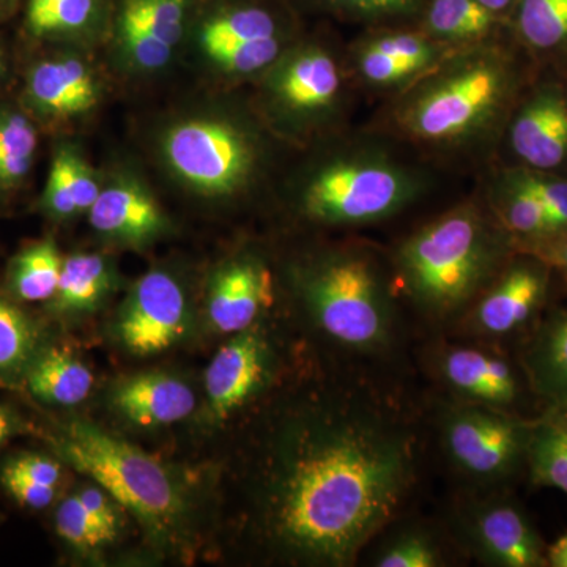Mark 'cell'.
<instances>
[{
    "mask_svg": "<svg viewBox=\"0 0 567 567\" xmlns=\"http://www.w3.org/2000/svg\"><path fill=\"white\" fill-rule=\"evenodd\" d=\"M522 371L529 390L548 409L567 404V312L548 319L533 336Z\"/></svg>",
    "mask_w": 567,
    "mask_h": 567,
    "instance_id": "obj_20",
    "label": "cell"
},
{
    "mask_svg": "<svg viewBox=\"0 0 567 567\" xmlns=\"http://www.w3.org/2000/svg\"><path fill=\"white\" fill-rule=\"evenodd\" d=\"M10 0H0V14L3 13V11L7 10V7H9Z\"/></svg>",
    "mask_w": 567,
    "mask_h": 567,
    "instance_id": "obj_50",
    "label": "cell"
},
{
    "mask_svg": "<svg viewBox=\"0 0 567 567\" xmlns=\"http://www.w3.org/2000/svg\"><path fill=\"white\" fill-rule=\"evenodd\" d=\"M358 69L365 81L379 85L394 84L421 70L413 63L391 58L383 52L372 50L371 47H364L358 55Z\"/></svg>",
    "mask_w": 567,
    "mask_h": 567,
    "instance_id": "obj_39",
    "label": "cell"
},
{
    "mask_svg": "<svg viewBox=\"0 0 567 567\" xmlns=\"http://www.w3.org/2000/svg\"><path fill=\"white\" fill-rule=\"evenodd\" d=\"M334 9L363 18H386L410 13L423 0H327Z\"/></svg>",
    "mask_w": 567,
    "mask_h": 567,
    "instance_id": "obj_42",
    "label": "cell"
},
{
    "mask_svg": "<svg viewBox=\"0 0 567 567\" xmlns=\"http://www.w3.org/2000/svg\"><path fill=\"white\" fill-rule=\"evenodd\" d=\"M3 54H2V50H0V74L3 73Z\"/></svg>",
    "mask_w": 567,
    "mask_h": 567,
    "instance_id": "obj_51",
    "label": "cell"
},
{
    "mask_svg": "<svg viewBox=\"0 0 567 567\" xmlns=\"http://www.w3.org/2000/svg\"><path fill=\"white\" fill-rule=\"evenodd\" d=\"M39 133L28 115L0 110V193L18 188L31 173Z\"/></svg>",
    "mask_w": 567,
    "mask_h": 567,
    "instance_id": "obj_28",
    "label": "cell"
},
{
    "mask_svg": "<svg viewBox=\"0 0 567 567\" xmlns=\"http://www.w3.org/2000/svg\"><path fill=\"white\" fill-rule=\"evenodd\" d=\"M40 330L18 306L0 297V379L28 371L40 352Z\"/></svg>",
    "mask_w": 567,
    "mask_h": 567,
    "instance_id": "obj_30",
    "label": "cell"
},
{
    "mask_svg": "<svg viewBox=\"0 0 567 567\" xmlns=\"http://www.w3.org/2000/svg\"><path fill=\"white\" fill-rule=\"evenodd\" d=\"M274 37H279V24L270 11L257 6H235L205 22L199 40L203 50L210 54L223 48Z\"/></svg>",
    "mask_w": 567,
    "mask_h": 567,
    "instance_id": "obj_26",
    "label": "cell"
},
{
    "mask_svg": "<svg viewBox=\"0 0 567 567\" xmlns=\"http://www.w3.org/2000/svg\"><path fill=\"white\" fill-rule=\"evenodd\" d=\"M274 360L270 339L254 324L216 352L205 372V391L216 420H229L268 385Z\"/></svg>",
    "mask_w": 567,
    "mask_h": 567,
    "instance_id": "obj_13",
    "label": "cell"
},
{
    "mask_svg": "<svg viewBox=\"0 0 567 567\" xmlns=\"http://www.w3.org/2000/svg\"><path fill=\"white\" fill-rule=\"evenodd\" d=\"M89 213L96 233L126 244H145L162 234L166 224L151 194L130 181L102 189Z\"/></svg>",
    "mask_w": 567,
    "mask_h": 567,
    "instance_id": "obj_18",
    "label": "cell"
},
{
    "mask_svg": "<svg viewBox=\"0 0 567 567\" xmlns=\"http://www.w3.org/2000/svg\"><path fill=\"white\" fill-rule=\"evenodd\" d=\"M274 300L267 268L254 259L227 264L215 275L208 292V317L216 331L237 334L248 330Z\"/></svg>",
    "mask_w": 567,
    "mask_h": 567,
    "instance_id": "obj_15",
    "label": "cell"
},
{
    "mask_svg": "<svg viewBox=\"0 0 567 567\" xmlns=\"http://www.w3.org/2000/svg\"><path fill=\"white\" fill-rule=\"evenodd\" d=\"M3 468L11 470V472L18 473V475L29 477V480L51 487H58L62 476L59 462L43 456V454H20V456L10 458L9 464L3 466Z\"/></svg>",
    "mask_w": 567,
    "mask_h": 567,
    "instance_id": "obj_43",
    "label": "cell"
},
{
    "mask_svg": "<svg viewBox=\"0 0 567 567\" xmlns=\"http://www.w3.org/2000/svg\"><path fill=\"white\" fill-rule=\"evenodd\" d=\"M511 145L528 169H557L567 162V100L544 87L528 100L511 126Z\"/></svg>",
    "mask_w": 567,
    "mask_h": 567,
    "instance_id": "obj_14",
    "label": "cell"
},
{
    "mask_svg": "<svg viewBox=\"0 0 567 567\" xmlns=\"http://www.w3.org/2000/svg\"><path fill=\"white\" fill-rule=\"evenodd\" d=\"M281 52V37L249 41L207 54L216 65L230 73L249 74L271 65Z\"/></svg>",
    "mask_w": 567,
    "mask_h": 567,
    "instance_id": "obj_37",
    "label": "cell"
},
{
    "mask_svg": "<svg viewBox=\"0 0 567 567\" xmlns=\"http://www.w3.org/2000/svg\"><path fill=\"white\" fill-rule=\"evenodd\" d=\"M111 271L100 254H73L63 259L61 281L52 297L55 311H91L106 297Z\"/></svg>",
    "mask_w": 567,
    "mask_h": 567,
    "instance_id": "obj_22",
    "label": "cell"
},
{
    "mask_svg": "<svg viewBox=\"0 0 567 567\" xmlns=\"http://www.w3.org/2000/svg\"><path fill=\"white\" fill-rule=\"evenodd\" d=\"M115 409L141 427L185 420L196 406L192 388L175 377L144 374L123 380L112 393Z\"/></svg>",
    "mask_w": 567,
    "mask_h": 567,
    "instance_id": "obj_19",
    "label": "cell"
},
{
    "mask_svg": "<svg viewBox=\"0 0 567 567\" xmlns=\"http://www.w3.org/2000/svg\"><path fill=\"white\" fill-rule=\"evenodd\" d=\"M341 85L338 63L320 48H308L286 59L271 81L278 102L300 114H315L333 106Z\"/></svg>",
    "mask_w": 567,
    "mask_h": 567,
    "instance_id": "obj_16",
    "label": "cell"
},
{
    "mask_svg": "<svg viewBox=\"0 0 567 567\" xmlns=\"http://www.w3.org/2000/svg\"><path fill=\"white\" fill-rule=\"evenodd\" d=\"M547 566L567 567V535L547 546Z\"/></svg>",
    "mask_w": 567,
    "mask_h": 567,
    "instance_id": "obj_47",
    "label": "cell"
},
{
    "mask_svg": "<svg viewBox=\"0 0 567 567\" xmlns=\"http://www.w3.org/2000/svg\"><path fill=\"white\" fill-rule=\"evenodd\" d=\"M486 9L495 13L496 17L506 13V11H513L516 7L517 0H480Z\"/></svg>",
    "mask_w": 567,
    "mask_h": 567,
    "instance_id": "obj_48",
    "label": "cell"
},
{
    "mask_svg": "<svg viewBox=\"0 0 567 567\" xmlns=\"http://www.w3.org/2000/svg\"><path fill=\"white\" fill-rule=\"evenodd\" d=\"M524 256L494 278L476 298L465 319L470 333L488 339L507 338L524 330L546 303L550 267L535 256Z\"/></svg>",
    "mask_w": 567,
    "mask_h": 567,
    "instance_id": "obj_11",
    "label": "cell"
},
{
    "mask_svg": "<svg viewBox=\"0 0 567 567\" xmlns=\"http://www.w3.org/2000/svg\"><path fill=\"white\" fill-rule=\"evenodd\" d=\"M496 14L480 0H432L425 13V28L443 40H475L487 35Z\"/></svg>",
    "mask_w": 567,
    "mask_h": 567,
    "instance_id": "obj_29",
    "label": "cell"
},
{
    "mask_svg": "<svg viewBox=\"0 0 567 567\" xmlns=\"http://www.w3.org/2000/svg\"><path fill=\"white\" fill-rule=\"evenodd\" d=\"M535 420L488 406H446L440 417V439L447 461L480 484L505 483L527 465Z\"/></svg>",
    "mask_w": 567,
    "mask_h": 567,
    "instance_id": "obj_7",
    "label": "cell"
},
{
    "mask_svg": "<svg viewBox=\"0 0 567 567\" xmlns=\"http://www.w3.org/2000/svg\"><path fill=\"white\" fill-rule=\"evenodd\" d=\"M518 249L543 260L550 270L558 271L567 284V233L536 241V244L520 246Z\"/></svg>",
    "mask_w": 567,
    "mask_h": 567,
    "instance_id": "obj_44",
    "label": "cell"
},
{
    "mask_svg": "<svg viewBox=\"0 0 567 567\" xmlns=\"http://www.w3.org/2000/svg\"><path fill=\"white\" fill-rule=\"evenodd\" d=\"M495 210L506 233L513 237L518 248L559 235L554 219L544 205L533 194L507 178L503 181L502 189L496 197Z\"/></svg>",
    "mask_w": 567,
    "mask_h": 567,
    "instance_id": "obj_27",
    "label": "cell"
},
{
    "mask_svg": "<svg viewBox=\"0 0 567 567\" xmlns=\"http://www.w3.org/2000/svg\"><path fill=\"white\" fill-rule=\"evenodd\" d=\"M298 289L316 327L353 357L394 346L395 308L385 276L361 249L323 254L301 270Z\"/></svg>",
    "mask_w": 567,
    "mask_h": 567,
    "instance_id": "obj_3",
    "label": "cell"
},
{
    "mask_svg": "<svg viewBox=\"0 0 567 567\" xmlns=\"http://www.w3.org/2000/svg\"><path fill=\"white\" fill-rule=\"evenodd\" d=\"M2 484L21 506L29 509H44L55 498V487L44 486L11 470H2Z\"/></svg>",
    "mask_w": 567,
    "mask_h": 567,
    "instance_id": "obj_41",
    "label": "cell"
},
{
    "mask_svg": "<svg viewBox=\"0 0 567 567\" xmlns=\"http://www.w3.org/2000/svg\"><path fill=\"white\" fill-rule=\"evenodd\" d=\"M525 192L533 194L554 219L559 234L567 233V181L535 169H518L505 175Z\"/></svg>",
    "mask_w": 567,
    "mask_h": 567,
    "instance_id": "obj_35",
    "label": "cell"
},
{
    "mask_svg": "<svg viewBox=\"0 0 567 567\" xmlns=\"http://www.w3.org/2000/svg\"><path fill=\"white\" fill-rule=\"evenodd\" d=\"M436 379L458 402L514 413L524 401V371L502 353L480 346H440L432 361Z\"/></svg>",
    "mask_w": 567,
    "mask_h": 567,
    "instance_id": "obj_10",
    "label": "cell"
},
{
    "mask_svg": "<svg viewBox=\"0 0 567 567\" xmlns=\"http://www.w3.org/2000/svg\"><path fill=\"white\" fill-rule=\"evenodd\" d=\"M55 447L63 461L95 481L152 532H169L185 513L174 477L140 447L81 421L63 431Z\"/></svg>",
    "mask_w": 567,
    "mask_h": 567,
    "instance_id": "obj_4",
    "label": "cell"
},
{
    "mask_svg": "<svg viewBox=\"0 0 567 567\" xmlns=\"http://www.w3.org/2000/svg\"><path fill=\"white\" fill-rule=\"evenodd\" d=\"M78 498L81 499L85 509L92 514L107 532L117 536L118 514L114 507V499L111 498L102 487H85L78 492Z\"/></svg>",
    "mask_w": 567,
    "mask_h": 567,
    "instance_id": "obj_45",
    "label": "cell"
},
{
    "mask_svg": "<svg viewBox=\"0 0 567 567\" xmlns=\"http://www.w3.org/2000/svg\"><path fill=\"white\" fill-rule=\"evenodd\" d=\"M25 95L40 114L71 117L95 106L99 84L91 69L80 59H50L33 66Z\"/></svg>",
    "mask_w": 567,
    "mask_h": 567,
    "instance_id": "obj_17",
    "label": "cell"
},
{
    "mask_svg": "<svg viewBox=\"0 0 567 567\" xmlns=\"http://www.w3.org/2000/svg\"><path fill=\"white\" fill-rule=\"evenodd\" d=\"M63 259L54 241L43 240L18 254L10 264L11 290L22 301H47L58 290Z\"/></svg>",
    "mask_w": 567,
    "mask_h": 567,
    "instance_id": "obj_25",
    "label": "cell"
},
{
    "mask_svg": "<svg viewBox=\"0 0 567 567\" xmlns=\"http://www.w3.org/2000/svg\"><path fill=\"white\" fill-rule=\"evenodd\" d=\"M525 466L536 486L567 495V421L554 410L533 423Z\"/></svg>",
    "mask_w": 567,
    "mask_h": 567,
    "instance_id": "obj_23",
    "label": "cell"
},
{
    "mask_svg": "<svg viewBox=\"0 0 567 567\" xmlns=\"http://www.w3.org/2000/svg\"><path fill=\"white\" fill-rule=\"evenodd\" d=\"M548 410H554V412H557L559 416L565 417V420L567 421V404L561 405V406H555V409H548Z\"/></svg>",
    "mask_w": 567,
    "mask_h": 567,
    "instance_id": "obj_49",
    "label": "cell"
},
{
    "mask_svg": "<svg viewBox=\"0 0 567 567\" xmlns=\"http://www.w3.org/2000/svg\"><path fill=\"white\" fill-rule=\"evenodd\" d=\"M377 567H439L445 565V555L431 529L406 527L388 536L372 555Z\"/></svg>",
    "mask_w": 567,
    "mask_h": 567,
    "instance_id": "obj_32",
    "label": "cell"
},
{
    "mask_svg": "<svg viewBox=\"0 0 567 567\" xmlns=\"http://www.w3.org/2000/svg\"><path fill=\"white\" fill-rule=\"evenodd\" d=\"M518 35L537 51L567 44V0H517L514 7Z\"/></svg>",
    "mask_w": 567,
    "mask_h": 567,
    "instance_id": "obj_31",
    "label": "cell"
},
{
    "mask_svg": "<svg viewBox=\"0 0 567 567\" xmlns=\"http://www.w3.org/2000/svg\"><path fill=\"white\" fill-rule=\"evenodd\" d=\"M29 391L52 405H78L93 388L91 369L65 349L40 350L25 371Z\"/></svg>",
    "mask_w": 567,
    "mask_h": 567,
    "instance_id": "obj_21",
    "label": "cell"
},
{
    "mask_svg": "<svg viewBox=\"0 0 567 567\" xmlns=\"http://www.w3.org/2000/svg\"><path fill=\"white\" fill-rule=\"evenodd\" d=\"M513 84V70L502 55L483 52L466 58L410 99L402 111V125L417 140H462L494 121Z\"/></svg>",
    "mask_w": 567,
    "mask_h": 567,
    "instance_id": "obj_5",
    "label": "cell"
},
{
    "mask_svg": "<svg viewBox=\"0 0 567 567\" xmlns=\"http://www.w3.org/2000/svg\"><path fill=\"white\" fill-rule=\"evenodd\" d=\"M164 153L186 185L212 196L240 188L254 162L245 134L219 121H189L174 126L164 140Z\"/></svg>",
    "mask_w": 567,
    "mask_h": 567,
    "instance_id": "obj_8",
    "label": "cell"
},
{
    "mask_svg": "<svg viewBox=\"0 0 567 567\" xmlns=\"http://www.w3.org/2000/svg\"><path fill=\"white\" fill-rule=\"evenodd\" d=\"M189 0H123L118 20L133 22L177 47L185 31Z\"/></svg>",
    "mask_w": 567,
    "mask_h": 567,
    "instance_id": "obj_33",
    "label": "cell"
},
{
    "mask_svg": "<svg viewBox=\"0 0 567 567\" xmlns=\"http://www.w3.org/2000/svg\"><path fill=\"white\" fill-rule=\"evenodd\" d=\"M372 50L383 52L391 58L413 63L421 70L434 62L436 50L424 37L415 33H394V35L379 37L368 44Z\"/></svg>",
    "mask_w": 567,
    "mask_h": 567,
    "instance_id": "obj_40",
    "label": "cell"
},
{
    "mask_svg": "<svg viewBox=\"0 0 567 567\" xmlns=\"http://www.w3.org/2000/svg\"><path fill=\"white\" fill-rule=\"evenodd\" d=\"M188 328V303L181 284L166 271L142 276L123 305L117 330L134 354H153L181 341Z\"/></svg>",
    "mask_w": 567,
    "mask_h": 567,
    "instance_id": "obj_12",
    "label": "cell"
},
{
    "mask_svg": "<svg viewBox=\"0 0 567 567\" xmlns=\"http://www.w3.org/2000/svg\"><path fill=\"white\" fill-rule=\"evenodd\" d=\"M22 432V421L10 409L0 405V446L11 436Z\"/></svg>",
    "mask_w": 567,
    "mask_h": 567,
    "instance_id": "obj_46",
    "label": "cell"
},
{
    "mask_svg": "<svg viewBox=\"0 0 567 567\" xmlns=\"http://www.w3.org/2000/svg\"><path fill=\"white\" fill-rule=\"evenodd\" d=\"M466 550L487 566L548 567L547 546L527 513L506 496L473 499L454 517Z\"/></svg>",
    "mask_w": 567,
    "mask_h": 567,
    "instance_id": "obj_9",
    "label": "cell"
},
{
    "mask_svg": "<svg viewBox=\"0 0 567 567\" xmlns=\"http://www.w3.org/2000/svg\"><path fill=\"white\" fill-rule=\"evenodd\" d=\"M123 50L134 65L144 70L163 69L173 58L174 47L133 22L118 20Z\"/></svg>",
    "mask_w": 567,
    "mask_h": 567,
    "instance_id": "obj_38",
    "label": "cell"
},
{
    "mask_svg": "<svg viewBox=\"0 0 567 567\" xmlns=\"http://www.w3.org/2000/svg\"><path fill=\"white\" fill-rule=\"evenodd\" d=\"M262 488V525L287 557L353 566L404 509L421 443L404 406L363 377L284 425Z\"/></svg>",
    "mask_w": 567,
    "mask_h": 567,
    "instance_id": "obj_1",
    "label": "cell"
},
{
    "mask_svg": "<svg viewBox=\"0 0 567 567\" xmlns=\"http://www.w3.org/2000/svg\"><path fill=\"white\" fill-rule=\"evenodd\" d=\"M417 183L377 156H352L323 166L305 189L309 218L336 226L380 221L412 203Z\"/></svg>",
    "mask_w": 567,
    "mask_h": 567,
    "instance_id": "obj_6",
    "label": "cell"
},
{
    "mask_svg": "<svg viewBox=\"0 0 567 567\" xmlns=\"http://www.w3.org/2000/svg\"><path fill=\"white\" fill-rule=\"evenodd\" d=\"M503 251L502 238L476 208H456L406 238L399 278L421 315L450 322L495 278Z\"/></svg>",
    "mask_w": 567,
    "mask_h": 567,
    "instance_id": "obj_2",
    "label": "cell"
},
{
    "mask_svg": "<svg viewBox=\"0 0 567 567\" xmlns=\"http://www.w3.org/2000/svg\"><path fill=\"white\" fill-rule=\"evenodd\" d=\"M73 153L71 148L62 147L52 159L50 177L43 193L44 210L50 213L52 218L69 219L71 216L80 215L74 199L71 171Z\"/></svg>",
    "mask_w": 567,
    "mask_h": 567,
    "instance_id": "obj_36",
    "label": "cell"
},
{
    "mask_svg": "<svg viewBox=\"0 0 567 567\" xmlns=\"http://www.w3.org/2000/svg\"><path fill=\"white\" fill-rule=\"evenodd\" d=\"M58 535L78 550H96L112 543L115 536L85 509L78 495L63 499L55 511Z\"/></svg>",
    "mask_w": 567,
    "mask_h": 567,
    "instance_id": "obj_34",
    "label": "cell"
},
{
    "mask_svg": "<svg viewBox=\"0 0 567 567\" xmlns=\"http://www.w3.org/2000/svg\"><path fill=\"white\" fill-rule=\"evenodd\" d=\"M104 0H28L25 25L37 39L73 37L95 28Z\"/></svg>",
    "mask_w": 567,
    "mask_h": 567,
    "instance_id": "obj_24",
    "label": "cell"
}]
</instances>
